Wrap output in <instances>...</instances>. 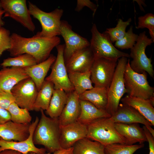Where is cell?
Returning <instances> with one entry per match:
<instances>
[{"label":"cell","instance_id":"26","mask_svg":"<svg viewBox=\"0 0 154 154\" xmlns=\"http://www.w3.org/2000/svg\"><path fill=\"white\" fill-rule=\"evenodd\" d=\"M68 94L62 89H54L46 114L51 118L58 117L66 104Z\"/></svg>","mask_w":154,"mask_h":154},{"label":"cell","instance_id":"12","mask_svg":"<svg viewBox=\"0 0 154 154\" xmlns=\"http://www.w3.org/2000/svg\"><path fill=\"white\" fill-rule=\"evenodd\" d=\"M38 92L34 82L30 77L20 81L11 90L15 103L19 107L29 111L34 110Z\"/></svg>","mask_w":154,"mask_h":154},{"label":"cell","instance_id":"13","mask_svg":"<svg viewBox=\"0 0 154 154\" xmlns=\"http://www.w3.org/2000/svg\"><path fill=\"white\" fill-rule=\"evenodd\" d=\"M60 35L65 42L64 51L65 62L76 51L90 46L88 40L74 32L66 21H61Z\"/></svg>","mask_w":154,"mask_h":154},{"label":"cell","instance_id":"1","mask_svg":"<svg viewBox=\"0 0 154 154\" xmlns=\"http://www.w3.org/2000/svg\"><path fill=\"white\" fill-rule=\"evenodd\" d=\"M10 38L11 47L8 50L11 56L28 54L35 59L37 64L47 59L53 49L60 42L58 36L46 38L35 35L26 38L16 33H12Z\"/></svg>","mask_w":154,"mask_h":154},{"label":"cell","instance_id":"40","mask_svg":"<svg viewBox=\"0 0 154 154\" xmlns=\"http://www.w3.org/2000/svg\"><path fill=\"white\" fill-rule=\"evenodd\" d=\"M11 120V116L8 111L0 107V124Z\"/></svg>","mask_w":154,"mask_h":154},{"label":"cell","instance_id":"37","mask_svg":"<svg viewBox=\"0 0 154 154\" xmlns=\"http://www.w3.org/2000/svg\"><path fill=\"white\" fill-rule=\"evenodd\" d=\"M15 99L11 92L0 90V107L7 110Z\"/></svg>","mask_w":154,"mask_h":154},{"label":"cell","instance_id":"15","mask_svg":"<svg viewBox=\"0 0 154 154\" xmlns=\"http://www.w3.org/2000/svg\"><path fill=\"white\" fill-rule=\"evenodd\" d=\"M110 117L114 123L142 124L154 137V130L151 127V124L136 110L130 106L119 104L117 111Z\"/></svg>","mask_w":154,"mask_h":154},{"label":"cell","instance_id":"44","mask_svg":"<svg viewBox=\"0 0 154 154\" xmlns=\"http://www.w3.org/2000/svg\"><path fill=\"white\" fill-rule=\"evenodd\" d=\"M27 154H38L34 152H29Z\"/></svg>","mask_w":154,"mask_h":154},{"label":"cell","instance_id":"30","mask_svg":"<svg viewBox=\"0 0 154 154\" xmlns=\"http://www.w3.org/2000/svg\"><path fill=\"white\" fill-rule=\"evenodd\" d=\"M37 64L36 60L33 56L28 54H24L4 59L0 65L3 68L7 67L25 68Z\"/></svg>","mask_w":154,"mask_h":154},{"label":"cell","instance_id":"28","mask_svg":"<svg viewBox=\"0 0 154 154\" xmlns=\"http://www.w3.org/2000/svg\"><path fill=\"white\" fill-rule=\"evenodd\" d=\"M68 74L74 91L79 95L94 87L90 79V71L84 72H70Z\"/></svg>","mask_w":154,"mask_h":154},{"label":"cell","instance_id":"33","mask_svg":"<svg viewBox=\"0 0 154 154\" xmlns=\"http://www.w3.org/2000/svg\"><path fill=\"white\" fill-rule=\"evenodd\" d=\"M131 21V18L126 21L119 19L115 27L107 28L104 32L108 34L112 43L116 42L123 37L126 33V27L130 25Z\"/></svg>","mask_w":154,"mask_h":154},{"label":"cell","instance_id":"25","mask_svg":"<svg viewBox=\"0 0 154 154\" xmlns=\"http://www.w3.org/2000/svg\"><path fill=\"white\" fill-rule=\"evenodd\" d=\"M108 90L104 88L94 87L79 95V98L80 100L89 102L98 109L106 110L108 104Z\"/></svg>","mask_w":154,"mask_h":154},{"label":"cell","instance_id":"6","mask_svg":"<svg viewBox=\"0 0 154 154\" xmlns=\"http://www.w3.org/2000/svg\"><path fill=\"white\" fill-rule=\"evenodd\" d=\"M92 37L90 47L95 59L104 58L111 60H117L122 57H130L129 54L122 52L113 45L108 34L100 33L95 24H93L91 30Z\"/></svg>","mask_w":154,"mask_h":154},{"label":"cell","instance_id":"43","mask_svg":"<svg viewBox=\"0 0 154 154\" xmlns=\"http://www.w3.org/2000/svg\"><path fill=\"white\" fill-rule=\"evenodd\" d=\"M4 13V11L2 9H0V27H2L4 25L5 23L2 19V16Z\"/></svg>","mask_w":154,"mask_h":154},{"label":"cell","instance_id":"41","mask_svg":"<svg viewBox=\"0 0 154 154\" xmlns=\"http://www.w3.org/2000/svg\"><path fill=\"white\" fill-rule=\"evenodd\" d=\"M45 154H51L47 153ZM52 154H74L73 147L68 149L61 148L54 151Z\"/></svg>","mask_w":154,"mask_h":154},{"label":"cell","instance_id":"32","mask_svg":"<svg viewBox=\"0 0 154 154\" xmlns=\"http://www.w3.org/2000/svg\"><path fill=\"white\" fill-rule=\"evenodd\" d=\"M143 143L129 145L125 143H114L105 146L106 154H133L144 147Z\"/></svg>","mask_w":154,"mask_h":154},{"label":"cell","instance_id":"38","mask_svg":"<svg viewBox=\"0 0 154 154\" xmlns=\"http://www.w3.org/2000/svg\"><path fill=\"white\" fill-rule=\"evenodd\" d=\"M84 7L89 8L93 12L94 15L98 8V5L89 0H78L75 10L77 11H81Z\"/></svg>","mask_w":154,"mask_h":154},{"label":"cell","instance_id":"31","mask_svg":"<svg viewBox=\"0 0 154 154\" xmlns=\"http://www.w3.org/2000/svg\"><path fill=\"white\" fill-rule=\"evenodd\" d=\"M7 110L11 116V120L20 124H30L32 117L29 111L19 107L14 102L10 106Z\"/></svg>","mask_w":154,"mask_h":154},{"label":"cell","instance_id":"10","mask_svg":"<svg viewBox=\"0 0 154 154\" xmlns=\"http://www.w3.org/2000/svg\"><path fill=\"white\" fill-rule=\"evenodd\" d=\"M117 60L95 59L90 70V79L94 87L108 89L114 76Z\"/></svg>","mask_w":154,"mask_h":154},{"label":"cell","instance_id":"17","mask_svg":"<svg viewBox=\"0 0 154 154\" xmlns=\"http://www.w3.org/2000/svg\"><path fill=\"white\" fill-rule=\"evenodd\" d=\"M94 59L90 46L82 49L75 52L65 62L67 72H84L90 71Z\"/></svg>","mask_w":154,"mask_h":154},{"label":"cell","instance_id":"36","mask_svg":"<svg viewBox=\"0 0 154 154\" xmlns=\"http://www.w3.org/2000/svg\"><path fill=\"white\" fill-rule=\"evenodd\" d=\"M10 34L9 30L3 27H0V56L4 51L10 48Z\"/></svg>","mask_w":154,"mask_h":154},{"label":"cell","instance_id":"2","mask_svg":"<svg viewBox=\"0 0 154 154\" xmlns=\"http://www.w3.org/2000/svg\"><path fill=\"white\" fill-rule=\"evenodd\" d=\"M40 111L41 117L34 133L33 141L35 145H42L46 151L52 153L61 148L58 117H48L43 110L41 109Z\"/></svg>","mask_w":154,"mask_h":154},{"label":"cell","instance_id":"27","mask_svg":"<svg viewBox=\"0 0 154 154\" xmlns=\"http://www.w3.org/2000/svg\"><path fill=\"white\" fill-rule=\"evenodd\" d=\"M72 147L74 154H106L104 145L87 137L77 141Z\"/></svg>","mask_w":154,"mask_h":154},{"label":"cell","instance_id":"20","mask_svg":"<svg viewBox=\"0 0 154 154\" xmlns=\"http://www.w3.org/2000/svg\"><path fill=\"white\" fill-rule=\"evenodd\" d=\"M80 112L79 95L74 90L68 94L67 103L58 117L60 126L77 121Z\"/></svg>","mask_w":154,"mask_h":154},{"label":"cell","instance_id":"24","mask_svg":"<svg viewBox=\"0 0 154 154\" xmlns=\"http://www.w3.org/2000/svg\"><path fill=\"white\" fill-rule=\"evenodd\" d=\"M80 100L81 112L77 121L80 123L87 125L97 119L111 116L106 110L98 109L89 102Z\"/></svg>","mask_w":154,"mask_h":154},{"label":"cell","instance_id":"18","mask_svg":"<svg viewBox=\"0 0 154 154\" xmlns=\"http://www.w3.org/2000/svg\"><path fill=\"white\" fill-rule=\"evenodd\" d=\"M30 124H18L10 120L0 124V138L8 141H24L29 136Z\"/></svg>","mask_w":154,"mask_h":154},{"label":"cell","instance_id":"7","mask_svg":"<svg viewBox=\"0 0 154 154\" xmlns=\"http://www.w3.org/2000/svg\"><path fill=\"white\" fill-rule=\"evenodd\" d=\"M153 42L144 31L139 34L136 43L130 49V57L132 60L130 62L131 68L135 72L141 73L144 72L148 73L150 76L154 78V71L151 58H148L145 52L147 46Z\"/></svg>","mask_w":154,"mask_h":154},{"label":"cell","instance_id":"14","mask_svg":"<svg viewBox=\"0 0 154 154\" xmlns=\"http://www.w3.org/2000/svg\"><path fill=\"white\" fill-rule=\"evenodd\" d=\"M39 119L37 116L35 120L31 123L29 128V136L24 141H8L0 138V152L5 150L9 149L17 151L22 154H27L30 152L39 154H45L46 151L45 149L37 147L33 141L34 133Z\"/></svg>","mask_w":154,"mask_h":154},{"label":"cell","instance_id":"42","mask_svg":"<svg viewBox=\"0 0 154 154\" xmlns=\"http://www.w3.org/2000/svg\"><path fill=\"white\" fill-rule=\"evenodd\" d=\"M0 154H21V153L17 151L7 149L0 152Z\"/></svg>","mask_w":154,"mask_h":154},{"label":"cell","instance_id":"35","mask_svg":"<svg viewBox=\"0 0 154 154\" xmlns=\"http://www.w3.org/2000/svg\"><path fill=\"white\" fill-rule=\"evenodd\" d=\"M147 28L149 29L151 38L154 41V15L151 13L139 17L137 29Z\"/></svg>","mask_w":154,"mask_h":154},{"label":"cell","instance_id":"29","mask_svg":"<svg viewBox=\"0 0 154 154\" xmlns=\"http://www.w3.org/2000/svg\"><path fill=\"white\" fill-rule=\"evenodd\" d=\"M54 89L53 84L45 80L38 91L34 110L39 111L42 109L46 111L48 109Z\"/></svg>","mask_w":154,"mask_h":154},{"label":"cell","instance_id":"19","mask_svg":"<svg viewBox=\"0 0 154 154\" xmlns=\"http://www.w3.org/2000/svg\"><path fill=\"white\" fill-rule=\"evenodd\" d=\"M29 77L23 68L3 67L0 70V90L11 92L17 83Z\"/></svg>","mask_w":154,"mask_h":154},{"label":"cell","instance_id":"21","mask_svg":"<svg viewBox=\"0 0 154 154\" xmlns=\"http://www.w3.org/2000/svg\"><path fill=\"white\" fill-rule=\"evenodd\" d=\"M114 126L127 145H132L136 143L142 144L147 141L143 128L137 123H115Z\"/></svg>","mask_w":154,"mask_h":154},{"label":"cell","instance_id":"9","mask_svg":"<svg viewBox=\"0 0 154 154\" xmlns=\"http://www.w3.org/2000/svg\"><path fill=\"white\" fill-rule=\"evenodd\" d=\"M64 44L56 47L57 55L51 72L45 80L52 83L55 89H62L67 94L74 90L68 76L64 56Z\"/></svg>","mask_w":154,"mask_h":154},{"label":"cell","instance_id":"16","mask_svg":"<svg viewBox=\"0 0 154 154\" xmlns=\"http://www.w3.org/2000/svg\"><path fill=\"white\" fill-rule=\"evenodd\" d=\"M87 133V125L78 121L60 126V144L61 148L72 147L77 141L86 137Z\"/></svg>","mask_w":154,"mask_h":154},{"label":"cell","instance_id":"11","mask_svg":"<svg viewBox=\"0 0 154 154\" xmlns=\"http://www.w3.org/2000/svg\"><path fill=\"white\" fill-rule=\"evenodd\" d=\"M4 17H9L20 23L29 31L33 32L35 26L28 8L26 0H1Z\"/></svg>","mask_w":154,"mask_h":154},{"label":"cell","instance_id":"5","mask_svg":"<svg viewBox=\"0 0 154 154\" xmlns=\"http://www.w3.org/2000/svg\"><path fill=\"white\" fill-rule=\"evenodd\" d=\"M128 59L123 75L125 86L130 96L149 100L154 96V87L151 86L147 80V73H139L134 71Z\"/></svg>","mask_w":154,"mask_h":154},{"label":"cell","instance_id":"34","mask_svg":"<svg viewBox=\"0 0 154 154\" xmlns=\"http://www.w3.org/2000/svg\"><path fill=\"white\" fill-rule=\"evenodd\" d=\"M138 36L133 32V27L131 26L123 37L115 42L114 46L121 49H131L136 43Z\"/></svg>","mask_w":154,"mask_h":154},{"label":"cell","instance_id":"23","mask_svg":"<svg viewBox=\"0 0 154 154\" xmlns=\"http://www.w3.org/2000/svg\"><path fill=\"white\" fill-rule=\"evenodd\" d=\"M122 103L130 106L138 111L154 125V108L149 100L127 95L121 99Z\"/></svg>","mask_w":154,"mask_h":154},{"label":"cell","instance_id":"45","mask_svg":"<svg viewBox=\"0 0 154 154\" xmlns=\"http://www.w3.org/2000/svg\"><path fill=\"white\" fill-rule=\"evenodd\" d=\"M0 9H2V7H1V5L0 1Z\"/></svg>","mask_w":154,"mask_h":154},{"label":"cell","instance_id":"3","mask_svg":"<svg viewBox=\"0 0 154 154\" xmlns=\"http://www.w3.org/2000/svg\"><path fill=\"white\" fill-rule=\"evenodd\" d=\"M110 117L95 119L86 125L87 138L98 142L105 146L114 143H125L124 138L118 132Z\"/></svg>","mask_w":154,"mask_h":154},{"label":"cell","instance_id":"39","mask_svg":"<svg viewBox=\"0 0 154 154\" xmlns=\"http://www.w3.org/2000/svg\"><path fill=\"white\" fill-rule=\"evenodd\" d=\"M142 128L149 143V154H154V137L145 126L144 125Z\"/></svg>","mask_w":154,"mask_h":154},{"label":"cell","instance_id":"4","mask_svg":"<svg viewBox=\"0 0 154 154\" xmlns=\"http://www.w3.org/2000/svg\"><path fill=\"white\" fill-rule=\"evenodd\" d=\"M28 3L31 15L39 21L42 27L41 31L38 32L35 35L51 38L60 35V19L63 10L56 8L51 12H46L31 2L29 1Z\"/></svg>","mask_w":154,"mask_h":154},{"label":"cell","instance_id":"8","mask_svg":"<svg viewBox=\"0 0 154 154\" xmlns=\"http://www.w3.org/2000/svg\"><path fill=\"white\" fill-rule=\"evenodd\" d=\"M127 60V58L124 57L118 60L114 74L108 90V104L106 110L111 116L116 112L122 97L127 93L123 75Z\"/></svg>","mask_w":154,"mask_h":154},{"label":"cell","instance_id":"22","mask_svg":"<svg viewBox=\"0 0 154 154\" xmlns=\"http://www.w3.org/2000/svg\"><path fill=\"white\" fill-rule=\"evenodd\" d=\"M56 59L50 54L46 60L35 65L23 68L26 73L34 82L38 91L45 80V78L52 65Z\"/></svg>","mask_w":154,"mask_h":154}]
</instances>
